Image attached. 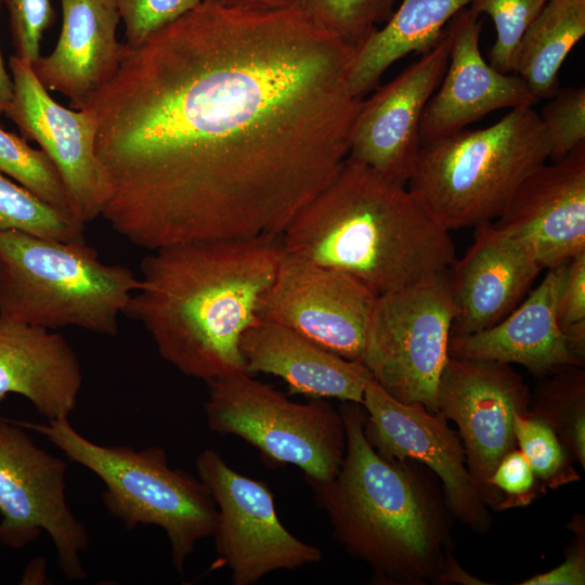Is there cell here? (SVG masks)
Wrapping results in <instances>:
<instances>
[{"label":"cell","mask_w":585,"mask_h":585,"mask_svg":"<svg viewBox=\"0 0 585 585\" xmlns=\"http://www.w3.org/2000/svg\"><path fill=\"white\" fill-rule=\"evenodd\" d=\"M549 152L540 114L518 106L487 128L421 144L406 185L447 231L477 227L500 216Z\"/></svg>","instance_id":"cell-5"},{"label":"cell","mask_w":585,"mask_h":585,"mask_svg":"<svg viewBox=\"0 0 585 585\" xmlns=\"http://www.w3.org/2000/svg\"><path fill=\"white\" fill-rule=\"evenodd\" d=\"M285 250L347 273L376 296L447 271L456 260L444 229L406 185L349 157L290 220Z\"/></svg>","instance_id":"cell-3"},{"label":"cell","mask_w":585,"mask_h":585,"mask_svg":"<svg viewBox=\"0 0 585 585\" xmlns=\"http://www.w3.org/2000/svg\"><path fill=\"white\" fill-rule=\"evenodd\" d=\"M556 315L567 336L585 330V252L570 259L559 288Z\"/></svg>","instance_id":"cell-36"},{"label":"cell","mask_w":585,"mask_h":585,"mask_svg":"<svg viewBox=\"0 0 585 585\" xmlns=\"http://www.w3.org/2000/svg\"><path fill=\"white\" fill-rule=\"evenodd\" d=\"M346 452L338 473L308 481L327 511L335 538L388 585L437 583L451 554L443 492L414 460L381 457L364 434L360 404L340 408Z\"/></svg>","instance_id":"cell-4"},{"label":"cell","mask_w":585,"mask_h":585,"mask_svg":"<svg viewBox=\"0 0 585 585\" xmlns=\"http://www.w3.org/2000/svg\"><path fill=\"white\" fill-rule=\"evenodd\" d=\"M585 35V0H547L525 30L515 56L514 74L540 101L559 90V69Z\"/></svg>","instance_id":"cell-25"},{"label":"cell","mask_w":585,"mask_h":585,"mask_svg":"<svg viewBox=\"0 0 585 585\" xmlns=\"http://www.w3.org/2000/svg\"><path fill=\"white\" fill-rule=\"evenodd\" d=\"M84 225L0 173V232L14 230L61 242L84 243Z\"/></svg>","instance_id":"cell-27"},{"label":"cell","mask_w":585,"mask_h":585,"mask_svg":"<svg viewBox=\"0 0 585 585\" xmlns=\"http://www.w3.org/2000/svg\"><path fill=\"white\" fill-rule=\"evenodd\" d=\"M540 118L546 129L552 161L585 143V88L559 89L548 99Z\"/></svg>","instance_id":"cell-32"},{"label":"cell","mask_w":585,"mask_h":585,"mask_svg":"<svg viewBox=\"0 0 585 585\" xmlns=\"http://www.w3.org/2000/svg\"><path fill=\"white\" fill-rule=\"evenodd\" d=\"M376 298L358 278L282 246L275 277L260 301L258 316L360 362Z\"/></svg>","instance_id":"cell-13"},{"label":"cell","mask_w":585,"mask_h":585,"mask_svg":"<svg viewBox=\"0 0 585 585\" xmlns=\"http://www.w3.org/2000/svg\"><path fill=\"white\" fill-rule=\"evenodd\" d=\"M454 317L447 271L377 296L360 362L395 400L438 413Z\"/></svg>","instance_id":"cell-9"},{"label":"cell","mask_w":585,"mask_h":585,"mask_svg":"<svg viewBox=\"0 0 585 585\" xmlns=\"http://www.w3.org/2000/svg\"><path fill=\"white\" fill-rule=\"evenodd\" d=\"M281 236L211 238L152 250L122 315L138 322L159 355L203 379L245 370L243 334L258 320L275 277Z\"/></svg>","instance_id":"cell-2"},{"label":"cell","mask_w":585,"mask_h":585,"mask_svg":"<svg viewBox=\"0 0 585 585\" xmlns=\"http://www.w3.org/2000/svg\"><path fill=\"white\" fill-rule=\"evenodd\" d=\"M0 173L15 180L52 207L78 218L62 178L47 154L31 147L23 136L1 127Z\"/></svg>","instance_id":"cell-28"},{"label":"cell","mask_w":585,"mask_h":585,"mask_svg":"<svg viewBox=\"0 0 585 585\" xmlns=\"http://www.w3.org/2000/svg\"><path fill=\"white\" fill-rule=\"evenodd\" d=\"M79 359L56 332L0 316V403L9 393L47 418H68L82 386Z\"/></svg>","instance_id":"cell-23"},{"label":"cell","mask_w":585,"mask_h":585,"mask_svg":"<svg viewBox=\"0 0 585 585\" xmlns=\"http://www.w3.org/2000/svg\"><path fill=\"white\" fill-rule=\"evenodd\" d=\"M362 406L364 434L372 447L389 460H414L440 479L450 514L476 532L492 525L489 507L471 477L459 435L447 419L418 403H403L370 379Z\"/></svg>","instance_id":"cell-14"},{"label":"cell","mask_w":585,"mask_h":585,"mask_svg":"<svg viewBox=\"0 0 585 585\" xmlns=\"http://www.w3.org/2000/svg\"><path fill=\"white\" fill-rule=\"evenodd\" d=\"M394 0H294L317 26L354 50L392 15Z\"/></svg>","instance_id":"cell-29"},{"label":"cell","mask_w":585,"mask_h":585,"mask_svg":"<svg viewBox=\"0 0 585 585\" xmlns=\"http://www.w3.org/2000/svg\"><path fill=\"white\" fill-rule=\"evenodd\" d=\"M530 402L526 384L510 364L446 359L438 384V414L456 424L467 468L492 509L490 479L500 459L517 447L515 415H528Z\"/></svg>","instance_id":"cell-12"},{"label":"cell","mask_w":585,"mask_h":585,"mask_svg":"<svg viewBox=\"0 0 585 585\" xmlns=\"http://www.w3.org/2000/svg\"><path fill=\"white\" fill-rule=\"evenodd\" d=\"M65 490L66 463L38 447L20 425L0 418V544L20 549L44 531L64 575L82 581L80 555L89 538Z\"/></svg>","instance_id":"cell-10"},{"label":"cell","mask_w":585,"mask_h":585,"mask_svg":"<svg viewBox=\"0 0 585 585\" xmlns=\"http://www.w3.org/2000/svg\"><path fill=\"white\" fill-rule=\"evenodd\" d=\"M140 280L84 243L0 232V316L47 329L115 337Z\"/></svg>","instance_id":"cell-6"},{"label":"cell","mask_w":585,"mask_h":585,"mask_svg":"<svg viewBox=\"0 0 585 585\" xmlns=\"http://www.w3.org/2000/svg\"><path fill=\"white\" fill-rule=\"evenodd\" d=\"M195 466L217 507L212 535L233 585H251L273 571L321 561L317 547L300 541L281 523L264 482L236 472L214 450L199 453Z\"/></svg>","instance_id":"cell-11"},{"label":"cell","mask_w":585,"mask_h":585,"mask_svg":"<svg viewBox=\"0 0 585 585\" xmlns=\"http://www.w3.org/2000/svg\"><path fill=\"white\" fill-rule=\"evenodd\" d=\"M354 49L296 3H200L138 46L87 107L101 216L148 250L281 236L339 171L363 99Z\"/></svg>","instance_id":"cell-1"},{"label":"cell","mask_w":585,"mask_h":585,"mask_svg":"<svg viewBox=\"0 0 585 585\" xmlns=\"http://www.w3.org/2000/svg\"><path fill=\"white\" fill-rule=\"evenodd\" d=\"M3 0H0V11ZM13 96V81L8 74L0 49V115L4 114Z\"/></svg>","instance_id":"cell-40"},{"label":"cell","mask_w":585,"mask_h":585,"mask_svg":"<svg viewBox=\"0 0 585 585\" xmlns=\"http://www.w3.org/2000/svg\"><path fill=\"white\" fill-rule=\"evenodd\" d=\"M46 563L42 559H36L34 560L27 568L24 576H23V583H42L46 578Z\"/></svg>","instance_id":"cell-41"},{"label":"cell","mask_w":585,"mask_h":585,"mask_svg":"<svg viewBox=\"0 0 585 585\" xmlns=\"http://www.w3.org/2000/svg\"><path fill=\"white\" fill-rule=\"evenodd\" d=\"M10 17L15 55L34 63L40 56L43 32L55 20L50 0H3Z\"/></svg>","instance_id":"cell-35"},{"label":"cell","mask_w":585,"mask_h":585,"mask_svg":"<svg viewBox=\"0 0 585 585\" xmlns=\"http://www.w3.org/2000/svg\"><path fill=\"white\" fill-rule=\"evenodd\" d=\"M202 0H115L125 25L126 44L134 47L172 23Z\"/></svg>","instance_id":"cell-34"},{"label":"cell","mask_w":585,"mask_h":585,"mask_svg":"<svg viewBox=\"0 0 585 585\" xmlns=\"http://www.w3.org/2000/svg\"><path fill=\"white\" fill-rule=\"evenodd\" d=\"M490 487L495 511L528 506L546 491L517 447L500 459L490 479Z\"/></svg>","instance_id":"cell-33"},{"label":"cell","mask_w":585,"mask_h":585,"mask_svg":"<svg viewBox=\"0 0 585 585\" xmlns=\"http://www.w3.org/2000/svg\"><path fill=\"white\" fill-rule=\"evenodd\" d=\"M571 530L575 538L564 561L557 568L534 575L521 585H583L585 584V535L583 519H573Z\"/></svg>","instance_id":"cell-37"},{"label":"cell","mask_w":585,"mask_h":585,"mask_svg":"<svg viewBox=\"0 0 585 585\" xmlns=\"http://www.w3.org/2000/svg\"><path fill=\"white\" fill-rule=\"evenodd\" d=\"M542 270L522 242L492 222L477 226L473 243L447 270L455 306L451 336L498 323L519 306Z\"/></svg>","instance_id":"cell-19"},{"label":"cell","mask_w":585,"mask_h":585,"mask_svg":"<svg viewBox=\"0 0 585 585\" xmlns=\"http://www.w3.org/2000/svg\"><path fill=\"white\" fill-rule=\"evenodd\" d=\"M472 0H402L391 17L354 50L348 72L351 93L363 99L405 55L424 53Z\"/></svg>","instance_id":"cell-24"},{"label":"cell","mask_w":585,"mask_h":585,"mask_svg":"<svg viewBox=\"0 0 585 585\" xmlns=\"http://www.w3.org/2000/svg\"><path fill=\"white\" fill-rule=\"evenodd\" d=\"M529 414L548 424L585 468V372L566 366L540 377Z\"/></svg>","instance_id":"cell-26"},{"label":"cell","mask_w":585,"mask_h":585,"mask_svg":"<svg viewBox=\"0 0 585 585\" xmlns=\"http://www.w3.org/2000/svg\"><path fill=\"white\" fill-rule=\"evenodd\" d=\"M567 262L547 270L525 300L495 325L451 336L448 355L519 364L538 378L566 366L583 367L570 353L556 315Z\"/></svg>","instance_id":"cell-21"},{"label":"cell","mask_w":585,"mask_h":585,"mask_svg":"<svg viewBox=\"0 0 585 585\" xmlns=\"http://www.w3.org/2000/svg\"><path fill=\"white\" fill-rule=\"evenodd\" d=\"M211 1L229 8L277 9L294 3V0H202Z\"/></svg>","instance_id":"cell-39"},{"label":"cell","mask_w":585,"mask_h":585,"mask_svg":"<svg viewBox=\"0 0 585 585\" xmlns=\"http://www.w3.org/2000/svg\"><path fill=\"white\" fill-rule=\"evenodd\" d=\"M514 431L517 447L545 489L555 490L580 480L572 465L573 457L544 420L531 414H516Z\"/></svg>","instance_id":"cell-30"},{"label":"cell","mask_w":585,"mask_h":585,"mask_svg":"<svg viewBox=\"0 0 585 585\" xmlns=\"http://www.w3.org/2000/svg\"><path fill=\"white\" fill-rule=\"evenodd\" d=\"M547 0H472L470 9L487 14L495 27L490 65L500 73H514L518 46Z\"/></svg>","instance_id":"cell-31"},{"label":"cell","mask_w":585,"mask_h":585,"mask_svg":"<svg viewBox=\"0 0 585 585\" xmlns=\"http://www.w3.org/2000/svg\"><path fill=\"white\" fill-rule=\"evenodd\" d=\"M493 225L522 242L543 270L585 252V143L542 165Z\"/></svg>","instance_id":"cell-17"},{"label":"cell","mask_w":585,"mask_h":585,"mask_svg":"<svg viewBox=\"0 0 585 585\" xmlns=\"http://www.w3.org/2000/svg\"><path fill=\"white\" fill-rule=\"evenodd\" d=\"M13 96L4 112L27 141H35L56 167L76 216L86 224L101 216L104 185L95 154L94 109L66 108L36 77L31 63L15 54L9 60Z\"/></svg>","instance_id":"cell-16"},{"label":"cell","mask_w":585,"mask_h":585,"mask_svg":"<svg viewBox=\"0 0 585 585\" xmlns=\"http://www.w3.org/2000/svg\"><path fill=\"white\" fill-rule=\"evenodd\" d=\"M478 16L465 8L448 23V63L440 89L425 106L419 127L421 144L456 133L494 110L537 102L519 76L500 73L485 62L479 46Z\"/></svg>","instance_id":"cell-18"},{"label":"cell","mask_w":585,"mask_h":585,"mask_svg":"<svg viewBox=\"0 0 585 585\" xmlns=\"http://www.w3.org/2000/svg\"><path fill=\"white\" fill-rule=\"evenodd\" d=\"M239 350L248 374L282 378L289 392L311 399L335 398L362 405L373 379L358 361L344 359L280 323L259 318L242 336Z\"/></svg>","instance_id":"cell-22"},{"label":"cell","mask_w":585,"mask_h":585,"mask_svg":"<svg viewBox=\"0 0 585 585\" xmlns=\"http://www.w3.org/2000/svg\"><path fill=\"white\" fill-rule=\"evenodd\" d=\"M452 43L450 26L422 56L362 100L354 116L348 157L406 185L416 165L426 104L441 83Z\"/></svg>","instance_id":"cell-15"},{"label":"cell","mask_w":585,"mask_h":585,"mask_svg":"<svg viewBox=\"0 0 585 585\" xmlns=\"http://www.w3.org/2000/svg\"><path fill=\"white\" fill-rule=\"evenodd\" d=\"M207 385L204 410L212 432L236 435L268 460L297 466L307 481H326L338 473L346 434L340 413L326 401L292 402L246 372Z\"/></svg>","instance_id":"cell-8"},{"label":"cell","mask_w":585,"mask_h":585,"mask_svg":"<svg viewBox=\"0 0 585 585\" xmlns=\"http://www.w3.org/2000/svg\"><path fill=\"white\" fill-rule=\"evenodd\" d=\"M62 27L54 50L39 56L32 69L47 90L83 109L119 68L126 43L116 31L121 21L115 0H60Z\"/></svg>","instance_id":"cell-20"},{"label":"cell","mask_w":585,"mask_h":585,"mask_svg":"<svg viewBox=\"0 0 585 585\" xmlns=\"http://www.w3.org/2000/svg\"><path fill=\"white\" fill-rule=\"evenodd\" d=\"M14 422L39 432L68 459L101 479L104 504L126 529L161 528L179 573L198 542L212 535L217 507L211 495L198 477L171 468L164 448L101 445L80 434L68 418Z\"/></svg>","instance_id":"cell-7"},{"label":"cell","mask_w":585,"mask_h":585,"mask_svg":"<svg viewBox=\"0 0 585 585\" xmlns=\"http://www.w3.org/2000/svg\"><path fill=\"white\" fill-rule=\"evenodd\" d=\"M465 584V585H484L487 583L468 574L454 559L452 554H448L444 568L439 576L438 584Z\"/></svg>","instance_id":"cell-38"}]
</instances>
